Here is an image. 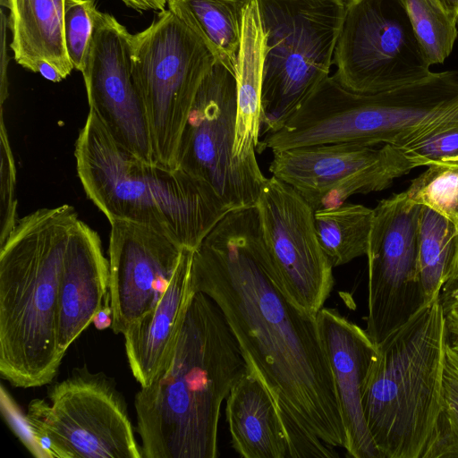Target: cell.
I'll return each instance as SVG.
<instances>
[{"label": "cell", "instance_id": "obj_23", "mask_svg": "<svg viewBox=\"0 0 458 458\" xmlns=\"http://www.w3.org/2000/svg\"><path fill=\"white\" fill-rule=\"evenodd\" d=\"M252 1L167 0V7L203 41L216 61L234 73L243 15Z\"/></svg>", "mask_w": 458, "mask_h": 458}, {"label": "cell", "instance_id": "obj_8", "mask_svg": "<svg viewBox=\"0 0 458 458\" xmlns=\"http://www.w3.org/2000/svg\"><path fill=\"white\" fill-rule=\"evenodd\" d=\"M34 399L24 423L35 455L50 458H142L127 405L115 382L75 368Z\"/></svg>", "mask_w": 458, "mask_h": 458}, {"label": "cell", "instance_id": "obj_1", "mask_svg": "<svg viewBox=\"0 0 458 458\" xmlns=\"http://www.w3.org/2000/svg\"><path fill=\"white\" fill-rule=\"evenodd\" d=\"M191 286L220 309L270 392L291 458H335L347 437L317 316L286 293L257 206L231 210L193 250Z\"/></svg>", "mask_w": 458, "mask_h": 458}, {"label": "cell", "instance_id": "obj_19", "mask_svg": "<svg viewBox=\"0 0 458 458\" xmlns=\"http://www.w3.org/2000/svg\"><path fill=\"white\" fill-rule=\"evenodd\" d=\"M383 153L384 145L375 148L344 142L303 146L274 152L268 169L316 211L327 194L377 162Z\"/></svg>", "mask_w": 458, "mask_h": 458}, {"label": "cell", "instance_id": "obj_27", "mask_svg": "<svg viewBox=\"0 0 458 458\" xmlns=\"http://www.w3.org/2000/svg\"><path fill=\"white\" fill-rule=\"evenodd\" d=\"M423 458H458V352L448 341L442 376L441 410Z\"/></svg>", "mask_w": 458, "mask_h": 458}, {"label": "cell", "instance_id": "obj_15", "mask_svg": "<svg viewBox=\"0 0 458 458\" xmlns=\"http://www.w3.org/2000/svg\"><path fill=\"white\" fill-rule=\"evenodd\" d=\"M110 225L111 327L114 333L123 334L159 302L184 248L145 225L123 220Z\"/></svg>", "mask_w": 458, "mask_h": 458}, {"label": "cell", "instance_id": "obj_32", "mask_svg": "<svg viewBox=\"0 0 458 458\" xmlns=\"http://www.w3.org/2000/svg\"><path fill=\"white\" fill-rule=\"evenodd\" d=\"M439 297L445 318L447 341L458 352V292Z\"/></svg>", "mask_w": 458, "mask_h": 458}, {"label": "cell", "instance_id": "obj_30", "mask_svg": "<svg viewBox=\"0 0 458 458\" xmlns=\"http://www.w3.org/2000/svg\"><path fill=\"white\" fill-rule=\"evenodd\" d=\"M411 166L458 164V123L399 148Z\"/></svg>", "mask_w": 458, "mask_h": 458}, {"label": "cell", "instance_id": "obj_29", "mask_svg": "<svg viewBox=\"0 0 458 458\" xmlns=\"http://www.w3.org/2000/svg\"><path fill=\"white\" fill-rule=\"evenodd\" d=\"M98 7L95 0H65L64 30L73 68L81 72Z\"/></svg>", "mask_w": 458, "mask_h": 458}, {"label": "cell", "instance_id": "obj_13", "mask_svg": "<svg viewBox=\"0 0 458 458\" xmlns=\"http://www.w3.org/2000/svg\"><path fill=\"white\" fill-rule=\"evenodd\" d=\"M263 237L288 295L317 316L334 287V267L318 242L314 209L291 185L266 178L256 204Z\"/></svg>", "mask_w": 458, "mask_h": 458}, {"label": "cell", "instance_id": "obj_18", "mask_svg": "<svg viewBox=\"0 0 458 458\" xmlns=\"http://www.w3.org/2000/svg\"><path fill=\"white\" fill-rule=\"evenodd\" d=\"M193 250L183 249L175 273L157 306L131 323L123 334L131 373L147 386L167 363L188 304Z\"/></svg>", "mask_w": 458, "mask_h": 458}, {"label": "cell", "instance_id": "obj_2", "mask_svg": "<svg viewBox=\"0 0 458 458\" xmlns=\"http://www.w3.org/2000/svg\"><path fill=\"white\" fill-rule=\"evenodd\" d=\"M216 302L191 297L167 363L135 395L144 458H216L220 409L247 370Z\"/></svg>", "mask_w": 458, "mask_h": 458}, {"label": "cell", "instance_id": "obj_6", "mask_svg": "<svg viewBox=\"0 0 458 458\" xmlns=\"http://www.w3.org/2000/svg\"><path fill=\"white\" fill-rule=\"evenodd\" d=\"M446 344L438 297L377 344L362 407L380 458H423L441 410Z\"/></svg>", "mask_w": 458, "mask_h": 458}, {"label": "cell", "instance_id": "obj_17", "mask_svg": "<svg viewBox=\"0 0 458 458\" xmlns=\"http://www.w3.org/2000/svg\"><path fill=\"white\" fill-rule=\"evenodd\" d=\"M108 289L109 260L100 237L79 219L67 244L60 281L57 342L62 353L93 322Z\"/></svg>", "mask_w": 458, "mask_h": 458}, {"label": "cell", "instance_id": "obj_9", "mask_svg": "<svg viewBox=\"0 0 458 458\" xmlns=\"http://www.w3.org/2000/svg\"><path fill=\"white\" fill-rule=\"evenodd\" d=\"M216 60L169 9L132 34L131 67L148 124L154 160L175 168L182 130L199 89Z\"/></svg>", "mask_w": 458, "mask_h": 458}, {"label": "cell", "instance_id": "obj_14", "mask_svg": "<svg viewBox=\"0 0 458 458\" xmlns=\"http://www.w3.org/2000/svg\"><path fill=\"white\" fill-rule=\"evenodd\" d=\"M132 34L98 10L81 71L89 110L114 140L147 162L154 160L145 109L131 67Z\"/></svg>", "mask_w": 458, "mask_h": 458}, {"label": "cell", "instance_id": "obj_22", "mask_svg": "<svg viewBox=\"0 0 458 458\" xmlns=\"http://www.w3.org/2000/svg\"><path fill=\"white\" fill-rule=\"evenodd\" d=\"M65 0H6L10 47L17 64L37 72L42 64L53 66L62 79L74 69L65 46Z\"/></svg>", "mask_w": 458, "mask_h": 458}, {"label": "cell", "instance_id": "obj_12", "mask_svg": "<svg viewBox=\"0 0 458 458\" xmlns=\"http://www.w3.org/2000/svg\"><path fill=\"white\" fill-rule=\"evenodd\" d=\"M236 115L234 73L216 61L182 130L176 166L208 182L232 209L256 206L266 180L233 161Z\"/></svg>", "mask_w": 458, "mask_h": 458}, {"label": "cell", "instance_id": "obj_16", "mask_svg": "<svg viewBox=\"0 0 458 458\" xmlns=\"http://www.w3.org/2000/svg\"><path fill=\"white\" fill-rule=\"evenodd\" d=\"M317 318L346 431L347 456L380 458L362 407L363 388L377 359V347L365 329L337 310L323 307Z\"/></svg>", "mask_w": 458, "mask_h": 458}, {"label": "cell", "instance_id": "obj_36", "mask_svg": "<svg viewBox=\"0 0 458 458\" xmlns=\"http://www.w3.org/2000/svg\"><path fill=\"white\" fill-rule=\"evenodd\" d=\"M454 292H458V266L454 276L443 286L440 295H445Z\"/></svg>", "mask_w": 458, "mask_h": 458}, {"label": "cell", "instance_id": "obj_20", "mask_svg": "<svg viewBox=\"0 0 458 458\" xmlns=\"http://www.w3.org/2000/svg\"><path fill=\"white\" fill-rule=\"evenodd\" d=\"M226 419L232 446L241 457L291 458L276 404L249 365L227 396Z\"/></svg>", "mask_w": 458, "mask_h": 458}, {"label": "cell", "instance_id": "obj_4", "mask_svg": "<svg viewBox=\"0 0 458 458\" xmlns=\"http://www.w3.org/2000/svg\"><path fill=\"white\" fill-rule=\"evenodd\" d=\"M74 157L86 195L110 224L145 225L194 250L233 210L206 181L180 167L142 160L119 145L92 110Z\"/></svg>", "mask_w": 458, "mask_h": 458}, {"label": "cell", "instance_id": "obj_37", "mask_svg": "<svg viewBox=\"0 0 458 458\" xmlns=\"http://www.w3.org/2000/svg\"><path fill=\"white\" fill-rule=\"evenodd\" d=\"M451 15L458 19V0H437Z\"/></svg>", "mask_w": 458, "mask_h": 458}, {"label": "cell", "instance_id": "obj_21", "mask_svg": "<svg viewBox=\"0 0 458 458\" xmlns=\"http://www.w3.org/2000/svg\"><path fill=\"white\" fill-rule=\"evenodd\" d=\"M266 37L257 0L246 8L234 72L237 115L233 157L237 165L262 174L256 157L259 140L260 99Z\"/></svg>", "mask_w": 458, "mask_h": 458}, {"label": "cell", "instance_id": "obj_34", "mask_svg": "<svg viewBox=\"0 0 458 458\" xmlns=\"http://www.w3.org/2000/svg\"><path fill=\"white\" fill-rule=\"evenodd\" d=\"M128 7L142 13L146 11L162 12L165 10L167 0H122Z\"/></svg>", "mask_w": 458, "mask_h": 458}, {"label": "cell", "instance_id": "obj_25", "mask_svg": "<svg viewBox=\"0 0 458 458\" xmlns=\"http://www.w3.org/2000/svg\"><path fill=\"white\" fill-rule=\"evenodd\" d=\"M372 219L373 209L360 204L314 212L318 242L334 267L367 254Z\"/></svg>", "mask_w": 458, "mask_h": 458}, {"label": "cell", "instance_id": "obj_28", "mask_svg": "<svg viewBox=\"0 0 458 458\" xmlns=\"http://www.w3.org/2000/svg\"><path fill=\"white\" fill-rule=\"evenodd\" d=\"M411 181L410 200L443 215L458 227V164H431Z\"/></svg>", "mask_w": 458, "mask_h": 458}, {"label": "cell", "instance_id": "obj_33", "mask_svg": "<svg viewBox=\"0 0 458 458\" xmlns=\"http://www.w3.org/2000/svg\"><path fill=\"white\" fill-rule=\"evenodd\" d=\"M7 16L1 10V99L2 104L7 95V65L8 54L6 44Z\"/></svg>", "mask_w": 458, "mask_h": 458}, {"label": "cell", "instance_id": "obj_31", "mask_svg": "<svg viewBox=\"0 0 458 458\" xmlns=\"http://www.w3.org/2000/svg\"><path fill=\"white\" fill-rule=\"evenodd\" d=\"M15 178L13 157L2 119L0 245L4 242L18 221L16 215Z\"/></svg>", "mask_w": 458, "mask_h": 458}, {"label": "cell", "instance_id": "obj_10", "mask_svg": "<svg viewBox=\"0 0 458 458\" xmlns=\"http://www.w3.org/2000/svg\"><path fill=\"white\" fill-rule=\"evenodd\" d=\"M333 77L346 89L374 94L432 72L402 0H345Z\"/></svg>", "mask_w": 458, "mask_h": 458}, {"label": "cell", "instance_id": "obj_35", "mask_svg": "<svg viewBox=\"0 0 458 458\" xmlns=\"http://www.w3.org/2000/svg\"><path fill=\"white\" fill-rule=\"evenodd\" d=\"M93 322L96 327L99 330H102L108 326H112V309L111 306H107L106 301L94 318Z\"/></svg>", "mask_w": 458, "mask_h": 458}, {"label": "cell", "instance_id": "obj_3", "mask_svg": "<svg viewBox=\"0 0 458 458\" xmlns=\"http://www.w3.org/2000/svg\"><path fill=\"white\" fill-rule=\"evenodd\" d=\"M79 220L64 204L18 219L0 250V374L12 386L50 383L64 356L57 342L64 259Z\"/></svg>", "mask_w": 458, "mask_h": 458}, {"label": "cell", "instance_id": "obj_11", "mask_svg": "<svg viewBox=\"0 0 458 458\" xmlns=\"http://www.w3.org/2000/svg\"><path fill=\"white\" fill-rule=\"evenodd\" d=\"M422 205L405 192L373 208L367 251L366 332L377 345L427 304L418 269V226Z\"/></svg>", "mask_w": 458, "mask_h": 458}, {"label": "cell", "instance_id": "obj_7", "mask_svg": "<svg viewBox=\"0 0 458 458\" xmlns=\"http://www.w3.org/2000/svg\"><path fill=\"white\" fill-rule=\"evenodd\" d=\"M266 37L259 139L329 76L345 0H257Z\"/></svg>", "mask_w": 458, "mask_h": 458}, {"label": "cell", "instance_id": "obj_26", "mask_svg": "<svg viewBox=\"0 0 458 458\" xmlns=\"http://www.w3.org/2000/svg\"><path fill=\"white\" fill-rule=\"evenodd\" d=\"M402 1L428 63L430 65L444 63L457 38L458 19L437 0Z\"/></svg>", "mask_w": 458, "mask_h": 458}, {"label": "cell", "instance_id": "obj_38", "mask_svg": "<svg viewBox=\"0 0 458 458\" xmlns=\"http://www.w3.org/2000/svg\"><path fill=\"white\" fill-rule=\"evenodd\" d=\"M0 4L3 7L6 6V0H0Z\"/></svg>", "mask_w": 458, "mask_h": 458}, {"label": "cell", "instance_id": "obj_5", "mask_svg": "<svg viewBox=\"0 0 458 458\" xmlns=\"http://www.w3.org/2000/svg\"><path fill=\"white\" fill-rule=\"evenodd\" d=\"M456 123L457 72L374 94L350 91L328 76L280 130L259 139L256 152L344 142L401 148Z\"/></svg>", "mask_w": 458, "mask_h": 458}, {"label": "cell", "instance_id": "obj_24", "mask_svg": "<svg viewBox=\"0 0 458 458\" xmlns=\"http://www.w3.org/2000/svg\"><path fill=\"white\" fill-rule=\"evenodd\" d=\"M458 266V227L422 206L418 226V269L426 302L440 296Z\"/></svg>", "mask_w": 458, "mask_h": 458}]
</instances>
